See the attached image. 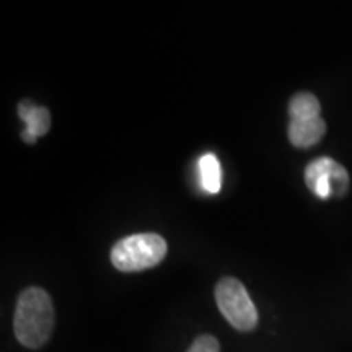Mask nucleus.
I'll list each match as a JSON object with an SVG mask.
<instances>
[{
    "label": "nucleus",
    "instance_id": "9",
    "mask_svg": "<svg viewBox=\"0 0 352 352\" xmlns=\"http://www.w3.org/2000/svg\"><path fill=\"white\" fill-rule=\"evenodd\" d=\"M220 344L210 334H201L196 338V341L192 342V346L189 347L188 352H219Z\"/></svg>",
    "mask_w": 352,
    "mask_h": 352
},
{
    "label": "nucleus",
    "instance_id": "3",
    "mask_svg": "<svg viewBox=\"0 0 352 352\" xmlns=\"http://www.w3.org/2000/svg\"><path fill=\"white\" fill-rule=\"evenodd\" d=\"M215 300L226 320L239 331H252L258 324V311L245 285L235 277H223L215 287Z\"/></svg>",
    "mask_w": 352,
    "mask_h": 352
},
{
    "label": "nucleus",
    "instance_id": "4",
    "mask_svg": "<svg viewBox=\"0 0 352 352\" xmlns=\"http://www.w3.org/2000/svg\"><path fill=\"white\" fill-rule=\"evenodd\" d=\"M305 183L311 192L321 199L341 197L349 188V175L341 164L329 157H321L308 164L305 168Z\"/></svg>",
    "mask_w": 352,
    "mask_h": 352
},
{
    "label": "nucleus",
    "instance_id": "1",
    "mask_svg": "<svg viewBox=\"0 0 352 352\" xmlns=\"http://www.w3.org/2000/svg\"><path fill=\"white\" fill-rule=\"evenodd\" d=\"M15 336L30 349H38L50 340L54 328V305L50 294L30 287L20 294L15 310Z\"/></svg>",
    "mask_w": 352,
    "mask_h": 352
},
{
    "label": "nucleus",
    "instance_id": "8",
    "mask_svg": "<svg viewBox=\"0 0 352 352\" xmlns=\"http://www.w3.org/2000/svg\"><path fill=\"white\" fill-rule=\"evenodd\" d=\"M201 184L210 195H217L222 186V170L214 153H206L199 160Z\"/></svg>",
    "mask_w": 352,
    "mask_h": 352
},
{
    "label": "nucleus",
    "instance_id": "6",
    "mask_svg": "<svg viewBox=\"0 0 352 352\" xmlns=\"http://www.w3.org/2000/svg\"><path fill=\"white\" fill-rule=\"evenodd\" d=\"M327 132V122L323 118L307 121H290L289 124V140L290 144L298 148H307L318 144Z\"/></svg>",
    "mask_w": 352,
    "mask_h": 352
},
{
    "label": "nucleus",
    "instance_id": "2",
    "mask_svg": "<svg viewBox=\"0 0 352 352\" xmlns=\"http://www.w3.org/2000/svg\"><path fill=\"white\" fill-rule=\"evenodd\" d=\"M166 256V241L157 233H138L122 239L111 250V263L122 272L144 271Z\"/></svg>",
    "mask_w": 352,
    "mask_h": 352
},
{
    "label": "nucleus",
    "instance_id": "7",
    "mask_svg": "<svg viewBox=\"0 0 352 352\" xmlns=\"http://www.w3.org/2000/svg\"><path fill=\"white\" fill-rule=\"evenodd\" d=\"M320 111H321V104L318 98H316L315 95L307 94V91L294 95L289 103L290 121L315 120V118H321Z\"/></svg>",
    "mask_w": 352,
    "mask_h": 352
},
{
    "label": "nucleus",
    "instance_id": "5",
    "mask_svg": "<svg viewBox=\"0 0 352 352\" xmlns=\"http://www.w3.org/2000/svg\"><path fill=\"white\" fill-rule=\"evenodd\" d=\"M19 116L25 121V131L21 138L26 144H34L38 138L46 134L51 127V114L46 108L36 107L32 100H25L19 104Z\"/></svg>",
    "mask_w": 352,
    "mask_h": 352
}]
</instances>
